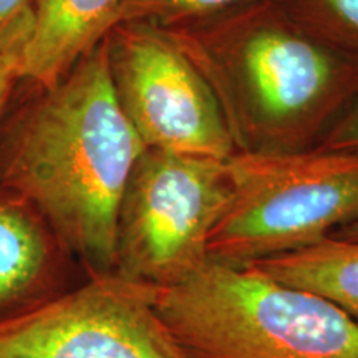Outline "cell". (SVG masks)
<instances>
[{"instance_id":"obj_1","label":"cell","mask_w":358,"mask_h":358,"mask_svg":"<svg viewBox=\"0 0 358 358\" xmlns=\"http://www.w3.org/2000/svg\"><path fill=\"white\" fill-rule=\"evenodd\" d=\"M0 129V186L30 201L87 277L113 274L116 222L146 150L120 106L105 38Z\"/></svg>"},{"instance_id":"obj_2","label":"cell","mask_w":358,"mask_h":358,"mask_svg":"<svg viewBox=\"0 0 358 358\" xmlns=\"http://www.w3.org/2000/svg\"><path fill=\"white\" fill-rule=\"evenodd\" d=\"M164 32L211 87L237 151L312 150L358 96V65L277 0Z\"/></svg>"},{"instance_id":"obj_3","label":"cell","mask_w":358,"mask_h":358,"mask_svg":"<svg viewBox=\"0 0 358 358\" xmlns=\"http://www.w3.org/2000/svg\"><path fill=\"white\" fill-rule=\"evenodd\" d=\"M153 299L194 358H358V322L252 264L208 261Z\"/></svg>"},{"instance_id":"obj_4","label":"cell","mask_w":358,"mask_h":358,"mask_svg":"<svg viewBox=\"0 0 358 358\" xmlns=\"http://www.w3.org/2000/svg\"><path fill=\"white\" fill-rule=\"evenodd\" d=\"M226 164L231 194L208 261L250 266L310 248L358 217L355 153L236 151Z\"/></svg>"},{"instance_id":"obj_5","label":"cell","mask_w":358,"mask_h":358,"mask_svg":"<svg viewBox=\"0 0 358 358\" xmlns=\"http://www.w3.org/2000/svg\"><path fill=\"white\" fill-rule=\"evenodd\" d=\"M229 194L226 161L146 148L120 204L113 274L155 289L181 284L208 262Z\"/></svg>"},{"instance_id":"obj_6","label":"cell","mask_w":358,"mask_h":358,"mask_svg":"<svg viewBox=\"0 0 358 358\" xmlns=\"http://www.w3.org/2000/svg\"><path fill=\"white\" fill-rule=\"evenodd\" d=\"M105 42L115 95L146 148L222 161L236 153L211 87L163 29L118 22Z\"/></svg>"},{"instance_id":"obj_7","label":"cell","mask_w":358,"mask_h":358,"mask_svg":"<svg viewBox=\"0 0 358 358\" xmlns=\"http://www.w3.org/2000/svg\"><path fill=\"white\" fill-rule=\"evenodd\" d=\"M0 358H194L155 307L153 287L87 277L0 324Z\"/></svg>"},{"instance_id":"obj_8","label":"cell","mask_w":358,"mask_h":358,"mask_svg":"<svg viewBox=\"0 0 358 358\" xmlns=\"http://www.w3.org/2000/svg\"><path fill=\"white\" fill-rule=\"evenodd\" d=\"M73 264L80 266L42 213L0 186V324L75 287Z\"/></svg>"},{"instance_id":"obj_9","label":"cell","mask_w":358,"mask_h":358,"mask_svg":"<svg viewBox=\"0 0 358 358\" xmlns=\"http://www.w3.org/2000/svg\"><path fill=\"white\" fill-rule=\"evenodd\" d=\"M122 0H37L20 80L50 87L116 25Z\"/></svg>"},{"instance_id":"obj_10","label":"cell","mask_w":358,"mask_h":358,"mask_svg":"<svg viewBox=\"0 0 358 358\" xmlns=\"http://www.w3.org/2000/svg\"><path fill=\"white\" fill-rule=\"evenodd\" d=\"M252 266L282 284L320 295L358 322V241L330 236Z\"/></svg>"},{"instance_id":"obj_11","label":"cell","mask_w":358,"mask_h":358,"mask_svg":"<svg viewBox=\"0 0 358 358\" xmlns=\"http://www.w3.org/2000/svg\"><path fill=\"white\" fill-rule=\"evenodd\" d=\"M312 37L358 65V0H277Z\"/></svg>"},{"instance_id":"obj_12","label":"cell","mask_w":358,"mask_h":358,"mask_svg":"<svg viewBox=\"0 0 358 358\" xmlns=\"http://www.w3.org/2000/svg\"><path fill=\"white\" fill-rule=\"evenodd\" d=\"M256 0H122L118 22H146L159 29L199 24Z\"/></svg>"},{"instance_id":"obj_13","label":"cell","mask_w":358,"mask_h":358,"mask_svg":"<svg viewBox=\"0 0 358 358\" xmlns=\"http://www.w3.org/2000/svg\"><path fill=\"white\" fill-rule=\"evenodd\" d=\"M37 0H0V52L24 48Z\"/></svg>"},{"instance_id":"obj_14","label":"cell","mask_w":358,"mask_h":358,"mask_svg":"<svg viewBox=\"0 0 358 358\" xmlns=\"http://www.w3.org/2000/svg\"><path fill=\"white\" fill-rule=\"evenodd\" d=\"M315 148L358 155V96L342 111L332 127L327 129Z\"/></svg>"},{"instance_id":"obj_15","label":"cell","mask_w":358,"mask_h":358,"mask_svg":"<svg viewBox=\"0 0 358 358\" xmlns=\"http://www.w3.org/2000/svg\"><path fill=\"white\" fill-rule=\"evenodd\" d=\"M20 55L22 48L0 52V129L3 124L7 103L10 100L12 90L20 80Z\"/></svg>"},{"instance_id":"obj_16","label":"cell","mask_w":358,"mask_h":358,"mask_svg":"<svg viewBox=\"0 0 358 358\" xmlns=\"http://www.w3.org/2000/svg\"><path fill=\"white\" fill-rule=\"evenodd\" d=\"M334 237H338V239H347V241H358V217L353 219L352 222L342 226L337 232H334Z\"/></svg>"}]
</instances>
